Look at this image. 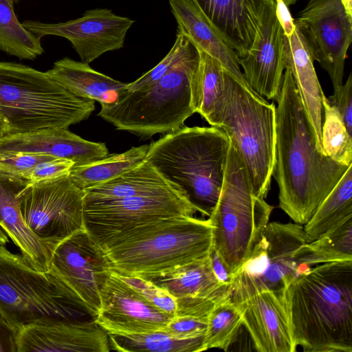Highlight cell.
Returning a JSON list of instances; mask_svg holds the SVG:
<instances>
[{
    "instance_id": "6da1fadb",
    "label": "cell",
    "mask_w": 352,
    "mask_h": 352,
    "mask_svg": "<svg viewBox=\"0 0 352 352\" xmlns=\"http://www.w3.org/2000/svg\"><path fill=\"white\" fill-rule=\"evenodd\" d=\"M276 100V148L272 176L278 186L279 207L294 223L305 225L349 166L335 162L318 150L287 65Z\"/></svg>"
},
{
    "instance_id": "7a4b0ae2",
    "label": "cell",
    "mask_w": 352,
    "mask_h": 352,
    "mask_svg": "<svg viewBox=\"0 0 352 352\" xmlns=\"http://www.w3.org/2000/svg\"><path fill=\"white\" fill-rule=\"evenodd\" d=\"M285 296L297 346L305 352H352V260L302 272Z\"/></svg>"
},
{
    "instance_id": "3957f363",
    "label": "cell",
    "mask_w": 352,
    "mask_h": 352,
    "mask_svg": "<svg viewBox=\"0 0 352 352\" xmlns=\"http://www.w3.org/2000/svg\"><path fill=\"white\" fill-rule=\"evenodd\" d=\"M230 144L221 128L183 126L152 142L144 160L209 217L221 191Z\"/></svg>"
},
{
    "instance_id": "277c9868",
    "label": "cell",
    "mask_w": 352,
    "mask_h": 352,
    "mask_svg": "<svg viewBox=\"0 0 352 352\" xmlns=\"http://www.w3.org/2000/svg\"><path fill=\"white\" fill-rule=\"evenodd\" d=\"M212 232L209 218L181 215L127 230L100 246L113 272L143 277L208 256Z\"/></svg>"
},
{
    "instance_id": "5b68a950",
    "label": "cell",
    "mask_w": 352,
    "mask_h": 352,
    "mask_svg": "<svg viewBox=\"0 0 352 352\" xmlns=\"http://www.w3.org/2000/svg\"><path fill=\"white\" fill-rule=\"evenodd\" d=\"M199 53L194 47L164 76L147 87L122 91L98 114L118 130L140 138L167 133L184 126L200 101Z\"/></svg>"
},
{
    "instance_id": "8992f818",
    "label": "cell",
    "mask_w": 352,
    "mask_h": 352,
    "mask_svg": "<svg viewBox=\"0 0 352 352\" xmlns=\"http://www.w3.org/2000/svg\"><path fill=\"white\" fill-rule=\"evenodd\" d=\"M94 109L95 100L72 94L46 72L0 61L3 135L68 128L87 120Z\"/></svg>"
},
{
    "instance_id": "52a82bcc",
    "label": "cell",
    "mask_w": 352,
    "mask_h": 352,
    "mask_svg": "<svg viewBox=\"0 0 352 352\" xmlns=\"http://www.w3.org/2000/svg\"><path fill=\"white\" fill-rule=\"evenodd\" d=\"M0 314L15 331L36 321H94L97 316L54 273L35 270L1 244Z\"/></svg>"
},
{
    "instance_id": "ba28073f",
    "label": "cell",
    "mask_w": 352,
    "mask_h": 352,
    "mask_svg": "<svg viewBox=\"0 0 352 352\" xmlns=\"http://www.w3.org/2000/svg\"><path fill=\"white\" fill-rule=\"evenodd\" d=\"M272 210L254 193L245 164L230 143L221 191L208 218L213 226L212 248L231 277L260 241Z\"/></svg>"
},
{
    "instance_id": "9c48e42d",
    "label": "cell",
    "mask_w": 352,
    "mask_h": 352,
    "mask_svg": "<svg viewBox=\"0 0 352 352\" xmlns=\"http://www.w3.org/2000/svg\"><path fill=\"white\" fill-rule=\"evenodd\" d=\"M217 127L230 139L248 172L254 193L267 196L275 163L276 106L243 87L226 70Z\"/></svg>"
},
{
    "instance_id": "30bf717a",
    "label": "cell",
    "mask_w": 352,
    "mask_h": 352,
    "mask_svg": "<svg viewBox=\"0 0 352 352\" xmlns=\"http://www.w3.org/2000/svg\"><path fill=\"white\" fill-rule=\"evenodd\" d=\"M307 243L303 225L269 223L250 256L232 276L229 298L239 303L263 291L285 292L311 268L302 263Z\"/></svg>"
},
{
    "instance_id": "8fae6325",
    "label": "cell",
    "mask_w": 352,
    "mask_h": 352,
    "mask_svg": "<svg viewBox=\"0 0 352 352\" xmlns=\"http://www.w3.org/2000/svg\"><path fill=\"white\" fill-rule=\"evenodd\" d=\"M84 197V190L72 182L69 174L30 184L20 192L24 221L50 256L61 242L85 229Z\"/></svg>"
},
{
    "instance_id": "7c38bea8",
    "label": "cell",
    "mask_w": 352,
    "mask_h": 352,
    "mask_svg": "<svg viewBox=\"0 0 352 352\" xmlns=\"http://www.w3.org/2000/svg\"><path fill=\"white\" fill-rule=\"evenodd\" d=\"M196 212L197 209L174 190L118 199H84V228L101 245L137 227L173 217L194 216Z\"/></svg>"
},
{
    "instance_id": "4fadbf2b",
    "label": "cell",
    "mask_w": 352,
    "mask_h": 352,
    "mask_svg": "<svg viewBox=\"0 0 352 352\" xmlns=\"http://www.w3.org/2000/svg\"><path fill=\"white\" fill-rule=\"evenodd\" d=\"M294 23L314 61L327 72L333 88L342 85L352 38V16L341 0H309Z\"/></svg>"
},
{
    "instance_id": "5bb4252c",
    "label": "cell",
    "mask_w": 352,
    "mask_h": 352,
    "mask_svg": "<svg viewBox=\"0 0 352 352\" xmlns=\"http://www.w3.org/2000/svg\"><path fill=\"white\" fill-rule=\"evenodd\" d=\"M49 270L98 314L100 289L113 270L105 252L85 229L56 246L50 256Z\"/></svg>"
},
{
    "instance_id": "9a60e30c",
    "label": "cell",
    "mask_w": 352,
    "mask_h": 352,
    "mask_svg": "<svg viewBox=\"0 0 352 352\" xmlns=\"http://www.w3.org/2000/svg\"><path fill=\"white\" fill-rule=\"evenodd\" d=\"M107 8L86 11L80 17L57 23L25 21L23 25L38 38L47 35L63 37L72 43L81 62L89 64L101 55L124 47L134 23Z\"/></svg>"
},
{
    "instance_id": "2e32d148",
    "label": "cell",
    "mask_w": 352,
    "mask_h": 352,
    "mask_svg": "<svg viewBox=\"0 0 352 352\" xmlns=\"http://www.w3.org/2000/svg\"><path fill=\"white\" fill-rule=\"evenodd\" d=\"M172 318L151 304L113 271L100 289V308L96 322L108 333L160 331Z\"/></svg>"
},
{
    "instance_id": "e0dca14e",
    "label": "cell",
    "mask_w": 352,
    "mask_h": 352,
    "mask_svg": "<svg viewBox=\"0 0 352 352\" xmlns=\"http://www.w3.org/2000/svg\"><path fill=\"white\" fill-rule=\"evenodd\" d=\"M16 352H108L109 333L96 322L52 319L16 331Z\"/></svg>"
},
{
    "instance_id": "ac0fdd59",
    "label": "cell",
    "mask_w": 352,
    "mask_h": 352,
    "mask_svg": "<svg viewBox=\"0 0 352 352\" xmlns=\"http://www.w3.org/2000/svg\"><path fill=\"white\" fill-rule=\"evenodd\" d=\"M285 292L265 290L235 303L255 349L260 352H294Z\"/></svg>"
},
{
    "instance_id": "d6986e66",
    "label": "cell",
    "mask_w": 352,
    "mask_h": 352,
    "mask_svg": "<svg viewBox=\"0 0 352 352\" xmlns=\"http://www.w3.org/2000/svg\"><path fill=\"white\" fill-rule=\"evenodd\" d=\"M238 60L248 85L263 98L276 100L286 60L285 34L275 8L264 19L260 33L248 52Z\"/></svg>"
},
{
    "instance_id": "ffe728a7",
    "label": "cell",
    "mask_w": 352,
    "mask_h": 352,
    "mask_svg": "<svg viewBox=\"0 0 352 352\" xmlns=\"http://www.w3.org/2000/svg\"><path fill=\"white\" fill-rule=\"evenodd\" d=\"M219 34L242 57L258 36L275 0H194Z\"/></svg>"
},
{
    "instance_id": "44dd1931",
    "label": "cell",
    "mask_w": 352,
    "mask_h": 352,
    "mask_svg": "<svg viewBox=\"0 0 352 352\" xmlns=\"http://www.w3.org/2000/svg\"><path fill=\"white\" fill-rule=\"evenodd\" d=\"M25 152L70 160L74 166L107 157L104 143L85 140L67 128H54L0 137V154Z\"/></svg>"
},
{
    "instance_id": "7402d4cb",
    "label": "cell",
    "mask_w": 352,
    "mask_h": 352,
    "mask_svg": "<svg viewBox=\"0 0 352 352\" xmlns=\"http://www.w3.org/2000/svg\"><path fill=\"white\" fill-rule=\"evenodd\" d=\"M169 4L177 23V33L217 60L248 91L264 98L248 85L236 52L226 43L194 0H169Z\"/></svg>"
},
{
    "instance_id": "603a6c76",
    "label": "cell",
    "mask_w": 352,
    "mask_h": 352,
    "mask_svg": "<svg viewBox=\"0 0 352 352\" xmlns=\"http://www.w3.org/2000/svg\"><path fill=\"white\" fill-rule=\"evenodd\" d=\"M30 184L23 177L0 170V227L33 268L47 272L50 254L27 226L21 211L19 195Z\"/></svg>"
},
{
    "instance_id": "cb8c5ba5",
    "label": "cell",
    "mask_w": 352,
    "mask_h": 352,
    "mask_svg": "<svg viewBox=\"0 0 352 352\" xmlns=\"http://www.w3.org/2000/svg\"><path fill=\"white\" fill-rule=\"evenodd\" d=\"M285 51L286 66L291 69L306 114L311 125L317 147L324 153L322 145V99L324 92L315 71L314 60L302 36L296 28L289 36L285 34Z\"/></svg>"
},
{
    "instance_id": "d4e9b609",
    "label": "cell",
    "mask_w": 352,
    "mask_h": 352,
    "mask_svg": "<svg viewBox=\"0 0 352 352\" xmlns=\"http://www.w3.org/2000/svg\"><path fill=\"white\" fill-rule=\"evenodd\" d=\"M142 278L165 289L175 298H199L219 301L229 295L230 286L217 278L209 255L170 270Z\"/></svg>"
},
{
    "instance_id": "484cf974",
    "label": "cell",
    "mask_w": 352,
    "mask_h": 352,
    "mask_svg": "<svg viewBox=\"0 0 352 352\" xmlns=\"http://www.w3.org/2000/svg\"><path fill=\"white\" fill-rule=\"evenodd\" d=\"M72 94L99 103L115 101L127 83L115 80L92 69L89 64L65 57L46 72Z\"/></svg>"
},
{
    "instance_id": "4316f807",
    "label": "cell",
    "mask_w": 352,
    "mask_h": 352,
    "mask_svg": "<svg viewBox=\"0 0 352 352\" xmlns=\"http://www.w3.org/2000/svg\"><path fill=\"white\" fill-rule=\"evenodd\" d=\"M172 190L175 191L144 160L115 178L85 190L84 199H118Z\"/></svg>"
},
{
    "instance_id": "83f0119b",
    "label": "cell",
    "mask_w": 352,
    "mask_h": 352,
    "mask_svg": "<svg viewBox=\"0 0 352 352\" xmlns=\"http://www.w3.org/2000/svg\"><path fill=\"white\" fill-rule=\"evenodd\" d=\"M350 217H352V165L349 166L309 221L303 225L308 243Z\"/></svg>"
},
{
    "instance_id": "f1b7e54d",
    "label": "cell",
    "mask_w": 352,
    "mask_h": 352,
    "mask_svg": "<svg viewBox=\"0 0 352 352\" xmlns=\"http://www.w3.org/2000/svg\"><path fill=\"white\" fill-rule=\"evenodd\" d=\"M148 148V144L132 146L121 153L109 154L102 159L74 166L69 176L76 186L85 190L111 180L141 163Z\"/></svg>"
},
{
    "instance_id": "f546056e",
    "label": "cell",
    "mask_w": 352,
    "mask_h": 352,
    "mask_svg": "<svg viewBox=\"0 0 352 352\" xmlns=\"http://www.w3.org/2000/svg\"><path fill=\"white\" fill-rule=\"evenodd\" d=\"M111 349L118 351L198 352L206 349L205 336L177 339L164 330L135 334L109 333Z\"/></svg>"
},
{
    "instance_id": "4dcf8cb0",
    "label": "cell",
    "mask_w": 352,
    "mask_h": 352,
    "mask_svg": "<svg viewBox=\"0 0 352 352\" xmlns=\"http://www.w3.org/2000/svg\"><path fill=\"white\" fill-rule=\"evenodd\" d=\"M198 51L201 93L197 113L211 126H216L224 101L226 69L205 52Z\"/></svg>"
},
{
    "instance_id": "1f68e13d",
    "label": "cell",
    "mask_w": 352,
    "mask_h": 352,
    "mask_svg": "<svg viewBox=\"0 0 352 352\" xmlns=\"http://www.w3.org/2000/svg\"><path fill=\"white\" fill-rule=\"evenodd\" d=\"M352 260V217L333 227L305 247V267L321 263Z\"/></svg>"
},
{
    "instance_id": "d6a6232c",
    "label": "cell",
    "mask_w": 352,
    "mask_h": 352,
    "mask_svg": "<svg viewBox=\"0 0 352 352\" xmlns=\"http://www.w3.org/2000/svg\"><path fill=\"white\" fill-rule=\"evenodd\" d=\"M0 50L20 60H33L43 52L41 39L19 21L8 0H0Z\"/></svg>"
},
{
    "instance_id": "836d02e7",
    "label": "cell",
    "mask_w": 352,
    "mask_h": 352,
    "mask_svg": "<svg viewBox=\"0 0 352 352\" xmlns=\"http://www.w3.org/2000/svg\"><path fill=\"white\" fill-rule=\"evenodd\" d=\"M242 325L241 311L228 296L217 302L208 318L205 336L206 349L227 350L236 338Z\"/></svg>"
},
{
    "instance_id": "e575fe53",
    "label": "cell",
    "mask_w": 352,
    "mask_h": 352,
    "mask_svg": "<svg viewBox=\"0 0 352 352\" xmlns=\"http://www.w3.org/2000/svg\"><path fill=\"white\" fill-rule=\"evenodd\" d=\"M214 305L211 301L178 299L176 314L163 330L177 339L206 336L208 316Z\"/></svg>"
},
{
    "instance_id": "d590c367",
    "label": "cell",
    "mask_w": 352,
    "mask_h": 352,
    "mask_svg": "<svg viewBox=\"0 0 352 352\" xmlns=\"http://www.w3.org/2000/svg\"><path fill=\"white\" fill-rule=\"evenodd\" d=\"M322 145L324 153L335 162L352 164V135H350L337 109L322 96Z\"/></svg>"
},
{
    "instance_id": "8d00e7d4",
    "label": "cell",
    "mask_w": 352,
    "mask_h": 352,
    "mask_svg": "<svg viewBox=\"0 0 352 352\" xmlns=\"http://www.w3.org/2000/svg\"><path fill=\"white\" fill-rule=\"evenodd\" d=\"M194 47L187 38L177 33L175 43L165 57L140 78L128 83L126 89L135 91L155 83L183 59Z\"/></svg>"
},
{
    "instance_id": "74e56055",
    "label": "cell",
    "mask_w": 352,
    "mask_h": 352,
    "mask_svg": "<svg viewBox=\"0 0 352 352\" xmlns=\"http://www.w3.org/2000/svg\"><path fill=\"white\" fill-rule=\"evenodd\" d=\"M118 276L153 306L172 317L175 315L177 300L167 291L138 276Z\"/></svg>"
},
{
    "instance_id": "f35d334b",
    "label": "cell",
    "mask_w": 352,
    "mask_h": 352,
    "mask_svg": "<svg viewBox=\"0 0 352 352\" xmlns=\"http://www.w3.org/2000/svg\"><path fill=\"white\" fill-rule=\"evenodd\" d=\"M56 157L25 153L14 152L0 154V170L23 177L36 164Z\"/></svg>"
},
{
    "instance_id": "ab89813d",
    "label": "cell",
    "mask_w": 352,
    "mask_h": 352,
    "mask_svg": "<svg viewBox=\"0 0 352 352\" xmlns=\"http://www.w3.org/2000/svg\"><path fill=\"white\" fill-rule=\"evenodd\" d=\"M74 165V163L70 160L54 158L36 164L23 178L30 184L58 178L68 175Z\"/></svg>"
},
{
    "instance_id": "60d3db41",
    "label": "cell",
    "mask_w": 352,
    "mask_h": 352,
    "mask_svg": "<svg viewBox=\"0 0 352 352\" xmlns=\"http://www.w3.org/2000/svg\"><path fill=\"white\" fill-rule=\"evenodd\" d=\"M327 100L338 111L348 133L352 135V75L346 82L336 88Z\"/></svg>"
},
{
    "instance_id": "b9f144b4",
    "label": "cell",
    "mask_w": 352,
    "mask_h": 352,
    "mask_svg": "<svg viewBox=\"0 0 352 352\" xmlns=\"http://www.w3.org/2000/svg\"><path fill=\"white\" fill-rule=\"evenodd\" d=\"M16 331L0 314V352H16Z\"/></svg>"
},
{
    "instance_id": "7bdbcfd3",
    "label": "cell",
    "mask_w": 352,
    "mask_h": 352,
    "mask_svg": "<svg viewBox=\"0 0 352 352\" xmlns=\"http://www.w3.org/2000/svg\"><path fill=\"white\" fill-rule=\"evenodd\" d=\"M275 13L285 36L292 35L295 29L294 19L283 0H275Z\"/></svg>"
},
{
    "instance_id": "ee69618b",
    "label": "cell",
    "mask_w": 352,
    "mask_h": 352,
    "mask_svg": "<svg viewBox=\"0 0 352 352\" xmlns=\"http://www.w3.org/2000/svg\"><path fill=\"white\" fill-rule=\"evenodd\" d=\"M209 257L213 272L217 278L221 283L230 286L232 277L223 261L212 247L210 252Z\"/></svg>"
},
{
    "instance_id": "f6af8a7d",
    "label": "cell",
    "mask_w": 352,
    "mask_h": 352,
    "mask_svg": "<svg viewBox=\"0 0 352 352\" xmlns=\"http://www.w3.org/2000/svg\"><path fill=\"white\" fill-rule=\"evenodd\" d=\"M346 12L352 16V0H341Z\"/></svg>"
},
{
    "instance_id": "bcb514c9",
    "label": "cell",
    "mask_w": 352,
    "mask_h": 352,
    "mask_svg": "<svg viewBox=\"0 0 352 352\" xmlns=\"http://www.w3.org/2000/svg\"><path fill=\"white\" fill-rule=\"evenodd\" d=\"M8 242V236L0 227V244L6 245Z\"/></svg>"
},
{
    "instance_id": "7dc6e473",
    "label": "cell",
    "mask_w": 352,
    "mask_h": 352,
    "mask_svg": "<svg viewBox=\"0 0 352 352\" xmlns=\"http://www.w3.org/2000/svg\"><path fill=\"white\" fill-rule=\"evenodd\" d=\"M4 131H5V126L3 123V122L1 121V120L0 119V137L3 135Z\"/></svg>"
},
{
    "instance_id": "c3c4849f",
    "label": "cell",
    "mask_w": 352,
    "mask_h": 352,
    "mask_svg": "<svg viewBox=\"0 0 352 352\" xmlns=\"http://www.w3.org/2000/svg\"><path fill=\"white\" fill-rule=\"evenodd\" d=\"M283 1L286 4V6L288 7L291 5L294 4L298 0H283Z\"/></svg>"
},
{
    "instance_id": "681fc988",
    "label": "cell",
    "mask_w": 352,
    "mask_h": 352,
    "mask_svg": "<svg viewBox=\"0 0 352 352\" xmlns=\"http://www.w3.org/2000/svg\"><path fill=\"white\" fill-rule=\"evenodd\" d=\"M10 2H11L12 3H17L19 0H8Z\"/></svg>"
}]
</instances>
